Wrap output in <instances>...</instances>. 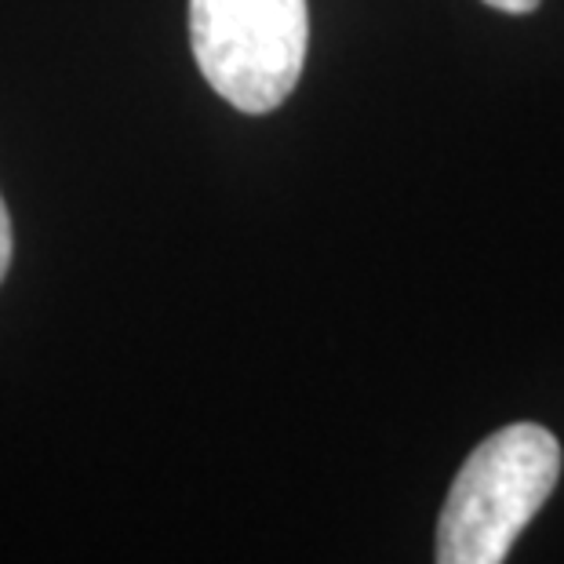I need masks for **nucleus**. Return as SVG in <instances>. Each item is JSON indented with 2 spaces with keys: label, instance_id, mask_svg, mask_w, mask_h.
<instances>
[{
  "label": "nucleus",
  "instance_id": "obj_1",
  "mask_svg": "<svg viewBox=\"0 0 564 564\" xmlns=\"http://www.w3.org/2000/svg\"><path fill=\"white\" fill-rule=\"evenodd\" d=\"M561 477V444L539 423L481 441L455 474L437 521V564H502Z\"/></svg>",
  "mask_w": 564,
  "mask_h": 564
},
{
  "label": "nucleus",
  "instance_id": "obj_2",
  "mask_svg": "<svg viewBox=\"0 0 564 564\" xmlns=\"http://www.w3.org/2000/svg\"><path fill=\"white\" fill-rule=\"evenodd\" d=\"M189 44L204 80L241 113H270L306 66V0H189Z\"/></svg>",
  "mask_w": 564,
  "mask_h": 564
},
{
  "label": "nucleus",
  "instance_id": "obj_3",
  "mask_svg": "<svg viewBox=\"0 0 564 564\" xmlns=\"http://www.w3.org/2000/svg\"><path fill=\"white\" fill-rule=\"evenodd\" d=\"M11 267V219H8V208H4V197H0V281Z\"/></svg>",
  "mask_w": 564,
  "mask_h": 564
},
{
  "label": "nucleus",
  "instance_id": "obj_4",
  "mask_svg": "<svg viewBox=\"0 0 564 564\" xmlns=\"http://www.w3.org/2000/svg\"><path fill=\"white\" fill-rule=\"evenodd\" d=\"M485 4L499 8V11H510V15H528V11H535L543 0H485Z\"/></svg>",
  "mask_w": 564,
  "mask_h": 564
}]
</instances>
